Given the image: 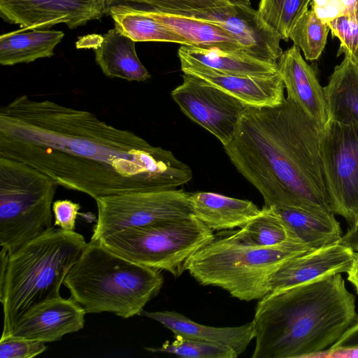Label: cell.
I'll use <instances>...</instances> for the list:
<instances>
[{
	"mask_svg": "<svg viewBox=\"0 0 358 358\" xmlns=\"http://www.w3.org/2000/svg\"><path fill=\"white\" fill-rule=\"evenodd\" d=\"M0 157L27 164L59 186L94 199L176 189L193 177L171 151L133 131L90 111L25 94L0 108Z\"/></svg>",
	"mask_w": 358,
	"mask_h": 358,
	"instance_id": "6da1fadb",
	"label": "cell"
},
{
	"mask_svg": "<svg viewBox=\"0 0 358 358\" xmlns=\"http://www.w3.org/2000/svg\"><path fill=\"white\" fill-rule=\"evenodd\" d=\"M322 131L291 99L273 107L250 106L226 154L262 194L266 206L333 213L320 155Z\"/></svg>",
	"mask_w": 358,
	"mask_h": 358,
	"instance_id": "7a4b0ae2",
	"label": "cell"
},
{
	"mask_svg": "<svg viewBox=\"0 0 358 358\" xmlns=\"http://www.w3.org/2000/svg\"><path fill=\"white\" fill-rule=\"evenodd\" d=\"M258 301L252 358H311L331 348L358 320L355 297L341 273Z\"/></svg>",
	"mask_w": 358,
	"mask_h": 358,
	"instance_id": "3957f363",
	"label": "cell"
},
{
	"mask_svg": "<svg viewBox=\"0 0 358 358\" xmlns=\"http://www.w3.org/2000/svg\"><path fill=\"white\" fill-rule=\"evenodd\" d=\"M63 284L87 313L106 312L127 319L139 315L159 294L164 276L162 270L134 262L90 240Z\"/></svg>",
	"mask_w": 358,
	"mask_h": 358,
	"instance_id": "277c9868",
	"label": "cell"
},
{
	"mask_svg": "<svg viewBox=\"0 0 358 358\" xmlns=\"http://www.w3.org/2000/svg\"><path fill=\"white\" fill-rule=\"evenodd\" d=\"M86 245L80 234L53 227L10 255L0 283L2 335L32 309L61 296L60 287Z\"/></svg>",
	"mask_w": 358,
	"mask_h": 358,
	"instance_id": "5b68a950",
	"label": "cell"
},
{
	"mask_svg": "<svg viewBox=\"0 0 358 358\" xmlns=\"http://www.w3.org/2000/svg\"><path fill=\"white\" fill-rule=\"evenodd\" d=\"M310 250L296 239L270 247L245 245L225 230L192 257L187 271L201 285L241 301L259 300L271 292L273 277L286 261Z\"/></svg>",
	"mask_w": 358,
	"mask_h": 358,
	"instance_id": "8992f818",
	"label": "cell"
},
{
	"mask_svg": "<svg viewBox=\"0 0 358 358\" xmlns=\"http://www.w3.org/2000/svg\"><path fill=\"white\" fill-rule=\"evenodd\" d=\"M58 186L38 169L0 157V246L9 255L54 227Z\"/></svg>",
	"mask_w": 358,
	"mask_h": 358,
	"instance_id": "52a82bcc",
	"label": "cell"
},
{
	"mask_svg": "<svg viewBox=\"0 0 358 358\" xmlns=\"http://www.w3.org/2000/svg\"><path fill=\"white\" fill-rule=\"evenodd\" d=\"M215 238L213 231L196 217L128 228L100 238L110 251L134 262L166 271L175 278L192 257Z\"/></svg>",
	"mask_w": 358,
	"mask_h": 358,
	"instance_id": "ba28073f",
	"label": "cell"
},
{
	"mask_svg": "<svg viewBox=\"0 0 358 358\" xmlns=\"http://www.w3.org/2000/svg\"><path fill=\"white\" fill-rule=\"evenodd\" d=\"M320 155L329 208L354 227L358 222V122L329 120Z\"/></svg>",
	"mask_w": 358,
	"mask_h": 358,
	"instance_id": "9c48e42d",
	"label": "cell"
},
{
	"mask_svg": "<svg viewBox=\"0 0 358 358\" xmlns=\"http://www.w3.org/2000/svg\"><path fill=\"white\" fill-rule=\"evenodd\" d=\"M190 193L182 189L138 192L95 199L97 221L90 240L117 231L172 221L192 215Z\"/></svg>",
	"mask_w": 358,
	"mask_h": 358,
	"instance_id": "30bf717a",
	"label": "cell"
},
{
	"mask_svg": "<svg viewBox=\"0 0 358 358\" xmlns=\"http://www.w3.org/2000/svg\"><path fill=\"white\" fill-rule=\"evenodd\" d=\"M171 96L186 116L215 136L223 146L232 140L241 117L250 107L213 85L186 73Z\"/></svg>",
	"mask_w": 358,
	"mask_h": 358,
	"instance_id": "8fae6325",
	"label": "cell"
},
{
	"mask_svg": "<svg viewBox=\"0 0 358 358\" xmlns=\"http://www.w3.org/2000/svg\"><path fill=\"white\" fill-rule=\"evenodd\" d=\"M185 16L222 27L236 38L248 55L257 59L278 64L283 52L280 36L250 5L231 3Z\"/></svg>",
	"mask_w": 358,
	"mask_h": 358,
	"instance_id": "7c38bea8",
	"label": "cell"
},
{
	"mask_svg": "<svg viewBox=\"0 0 358 358\" xmlns=\"http://www.w3.org/2000/svg\"><path fill=\"white\" fill-rule=\"evenodd\" d=\"M108 0H0L5 21L24 29L65 24L70 29L102 17Z\"/></svg>",
	"mask_w": 358,
	"mask_h": 358,
	"instance_id": "4fadbf2b",
	"label": "cell"
},
{
	"mask_svg": "<svg viewBox=\"0 0 358 358\" xmlns=\"http://www.w3.org/2000/svg\"><path fill=\"white\" fill-rule=\"evenodd\" d=\"M355 253L341 240L295 256L277 270L272 279L271 292L335 273H348L353 265Z\"/></svg>",
	"mask_w": 358,
	"mask_h": 358,
	"instance_id": "5bb4252c",
	"label": "cell"
},
{
	"mask_svg": "<svg viewBox=\"0 0 358 358\" xmlns=\"http://www.w3.org/2000/svg\"><path fill=\"white\" fill-rule=\"evenodd\" d=\"M87 313L71 296L43 303L24 315L6 335L43 343L61 340L85 325Z\"/></svg>",
	"mask_w": 358,
	"mask_h": 358,
	"instance_id": "9a60e30c",
	"label": "cell"
},
{
	"mask_svg": "<svg viewBox=\"0 0 358 358\" xmlns=\"http://www.w3.org/2000/svg\"><path fill=\"white\" fill-rule=\"evenodd\" d=\"M278 69L287 90V97L319 127L321 131L329 121L324 87H322L313 66L303 58L296 45L282 52Z\"/></svg>",
	"mask_w": 358,
	"mask_h": 358,
	"instance_id": "2e32d148",
	"label": "cell"
},
{
	"mask_svg": "<svg viewBox=\"0 0 358 358\" xmlns=\"http://www.w3.org/2000/svg\"><path fill=\"white\" fill-rule=\"evenodd\" d=\"M183 73L198 77L224 90L246 105L273 107L285 99V85L278 73L267 76L224 73L192 63L180 62Z\"/></svg>",
	"mask_w": 358,
	"mask_h": 358,
	"instance_id": "e0dca14e",
	"label": "cell"
},
{
	"mask_svg": "<svg viewBox=\"0 0 358 358\" xmlns=\"http://www.w3.org/2000/svg\"><path fill=\"white\" fill-rule=\"evenodd\" d=\"M139 315L159 322L174 335L229 345L238 356L255 338L253 321L236 327H212L197 323L176 311L143 310Z\"/></svg>",
	"mask_w": 358,
	"mask_h": 358,
	"instance_id": "ac0fdd59",
	"label": "cell"
},
{
	"mask_svg": "<svg viewBox=\"0 0 358 358\" xmlns=\"http://www.w3.org/2000/svg\"><path fill=\"white\" fill-rule=\"evenodd\" d=\"M190 203L192 214L213 231L241 228L261 211L251 201L210 192L190 193Z\"/></svg>",
	"mask_w": 358,
	"mask_h": 358,
	"instance_id": "d6986e66",
	"label": "cell"
},
{
	"mask_svg": "<svg viewBox=\"0 0 358 358\" xmlns=\"http://www.w3.org/2000/svg\"><path fill=\"white\" fill-rule=\"evenodd\" d=\"M135 43L115 27L103 36L95 60L105 76L138 82L151 77L138 57Z\"/></svg>",
	"mask_w": 358,
	"mask_h": 358,
	"instance_id": "ffe728a7",
	"label": "cell"
},
{
	"mask_svg": "<svg viewBox=\"0 0 358 358\" xmlns=\"http://www.w3.org/2000/svg\"><path fill=\"white\" fill-rule=\"evenodd\" d=\"M138 10L178 34L192 46L218 48L225 51L245 52L234 36L214 23L152 9Z\"/></svg>",
	"mask_w": 358,
	"mask_h": 358,
	"instance_id": "44dd1931",
	"label": "cell"
},
{
	"mask_svg": "<svg viewBox=\"0 0 358 358\" xmlns=\"http://www.w3.org/2000/svg\"><path fill=\"white\" fill-rule=\"evenodd\" d=\"M178 55L180 62L200 64L224 73L267 76L278 73V64L257 59L245 52L225 51L218 48L181 45Z\"/></svg>",
	"mask_w": 358,
	"mask_h": 358,
	"instance_id": "7402d4cb",
	"label": "cell"
},
{
	"mask_svg": "<svg viewBox=\"0 0 358 358\" xmlns=\"http://www.w3.org/2000/svg\"><path fill=\"white\" fill-rule=\"evenodd\" d=\"M292 235L311 249L342 240V231L334 213L310 211L287 206H271Z\"/></svg>",
	"mask_w": 358,
	"mask_h": 358,
	"instance_id": "603a6c76",
	"label": "cell"
},
{
	"mask_svg": "<svg viewBox=\"0 0 358 358\" xmlns=\"http://www.w3.org/2000/svg\"><path fill=\"white\" fill-rule=\"evenodd\" d=\"M64 34L62 31L22 29L0 36V64L13 66L51 57Z\"/></svg>",
	"mask_w": 358,
	"mask_h": 358,
	"instance_id": "cb8c5ba5",
	"label": "cell"
},
{
	"mask_svg": "<svg viewBox=\"0 0 358 358\" xmlns=\"http://www.w3.org/2000/svg\"><path fill=\"white\" fill-rule=\"evenodd\" d=\"M324 91L329 120L358 122V66L348 57L335 66Z\"/></svg>",
	"mask_w": 358,
	"mask_h": 358,
	"instance_id": "d4e9b609",
	"label": "cell"
},
{
	"mask_svg": "<svg viewBox=\"0 0 358 358\" xmlns=\"http://www.w3.org/2000/svg\"><path fill=\"white\" fill-rule=\"evenodd\" d=\"M108 13L114 21L115 27L135 42H169L190 45L178 34L141 13L137 8L126 5H115L109 8Z\"/></svg>",
	"mask_w": 358,
	"mask_h": 358,
	"instance_id": "484cf974",
	"label": "cell"
},
{
	"mask_svg": "<svg viewBox=\"0 0 358 358\" xmlns=\"http://www.w3.org/2000/svg\"><path fill=\"white\" fill-rule=\"evenodd\" d=\"M227 231L236 241L257 247L274 246L296 239L273 207L266 206L240 229Z\"/></svg>",
	"mask_w": 358,
	"mask_h": 358,
	"instance_id": "4316f807",
	"label": "cell"
},
{
	"mask_svg": "<svg viewBox=\"0 0 358 358\" xmlns=\"http://www.w3.org/2000/svg\"><path fill=\"white\" fill-rule=\"evenodd\" d=\"M310 3V0H260L257 13L281 39L288 41L292 29Z\"/></svg>",
	"mask_w": 358,
	"mask_h": 358,
	"instance_id": "83f0119b",
	"label": "cell"
},
{
	"mask_svg": "<svg viewBox=\"0 0 358 358\" xmlns=\"http://www.w3.org/2000/svg\"><path fill=\"white\" fill-rule=\"evenodd\" d=\"M329 31L327 24L310 8L297 21L290 32L289 39L302 50L307 60L313 61L323 52Z\"/></svg>",
	"mask_w": 358,
	"mask_h": 358,
	"instance_id": "f1b7e54d",
	"label": "cell"
},
{
	"mask_svg": "<svg viewBox=\"0 0 358 358\" xmlns=\"http://www.w3.org/2000/svg\"><path fill=\"white\" fill-rule=\"evenodd\" d=\"M150 352H164L184 358H236L238 355L229 345L174 335L172 342L161 347H146Z\"/></svg>",
	"mask_w": 358,
	"mask_h": 358,
	"instance_id": "f546056e",
	"label": "cell"
},
{
	"mask_svg": "<svg viewBox=\"0 0 358 358\" xmlns=\"http://www.w3.org/2000/svg\"><path fill=\"white\" fill-rule=\"evenodd\" d=\"M327 25L331 34L340 41L337 55L344 54L358 66V10L337 17Z\"/></svg>",
	"mask_w": 358,
	"mask_h": 358,
	"instance_id": "4dcf8cb0",
	"label": "cell"
},
{
	"mask_svg": "<svg viewBox=\"0 0 358 358\" xmlns=\"http://www.w3.org/2000/svg\"><path fill=\"white\" fill-rule=\"evenodd\" d=\"M141 3L149 9L178 15H187L231 4L229 0H124ZM234 4V3H233Z\"/></svg>",
	"mask_w": 358,
	"mask_h": 358,
	"instance_id": "1f68e13d",
	"label": "cell"
},
{
	"mask_svg": "<svg viewBox=\"0 0 358 358\" xmlns=\"http://www.w3.org/2000/svg\"><path fill=\"white\" fill-rule=\"evenodd\" d=\"M47 350L45 343L20 337L1 336L0 358H32Z\"/></svg>",
	"mask_w": 358,
	"mask_h": 358,
	"instance_id": "d6a6232c",
	"label": "cell"
},
{
	"mask_svg": "<svg viewBox=\"0 0 358 358\" xmlns=\"http://www.w3.org/2000/svg\"><path fill=\"white\" fill-rule=\"evenodd\" d=\"M310 4L319 18L326 24L357 9L356 0H310Z\"/></svg>",
	"mask_w": 358,
	"mask_h": 358,
	"instance_id": "836d02e7",
	"label": "cell"
},
{
	"mask_svg": "<svg viewBox=\"0 0 358 358\" xmlns=\"http://www.w3.org/2000/svg\"><path fill=\"white\" fill-rule=\"evenodd\" d=\"M80 206L69 199L57 200L52 203L54 225L66 231H74Z\"/></svg>",
	"mask_w": 358,
	"mask_h": 358,
	"instance_id": "e575fe53",
	"label": "cell"
},
{
	"mask_svg": "<svg viewBox=\"0 0 358 358\" xmlns=\"http://www.w3.org/2000/svg\"><path fill=\"white\" fill-rule=\"evenodd\" d=\"M311 358H358V348H329L313 355Z\"/></svg>",
	"mask_w": 358,
	"mask_h": 358,
	"instance_id": "d590c367",
	"label": "cell"
},
{
	"mask_svg": "<svg viewBox=\"0 0 358 358\" xmlns=\"http://www.w3.org/2000/svg\"><path fill=\"white\" fill-rule=\"evenodd\" d=\"M337 348H358V320L331 347Z\"/></svg>",
	"mask_w": 358,
	"mask_h": 358,
	"instance_id": "8d00e7d4",
	"label": "cell"
},
{
	"mask_svg": "<svg viewBox=\"0 0 358 358\" xmlns=\"http://www.w3.org/2000/svg\"><path fill=\"white\" fill-rule=\"evenodd\" d=\"M342 241L355 252L358 251V225L349 227L347 232L342 236Z\"/></svg>",
	"mask_w": 358,
	"mask_h": 358,
	"instance_id": "74e56055",
	"label": "cell"
},
{
	"mask_svg": "<svg viewBox=\"0 0 358 358\" xmlns=\"http://www.w3.org/2000/svg\"><path fill=\"white\" fill-rule=\"evenodd\" d=\"M103 36L100 35H89L78 41L76 47L78 48H87L96 49L101 43Z\"/></svg>",
	"mask_w": 358,
	"mask_h": 358,
	"instance_id": "f35d334b",
	"label": "cell"
},
{
	"mask_svg": "<svg viewBox=\"0 0 358 358\" xmlns=\"http://www.w3.org/2000/svg\"><path fill=\"white\" fill-rule=\"evenodd\" d=\"M348 280L353 285L358 294V251L355 253L353 265L348 272Z\"/></svg>",
	"mask_w": 358,
	"mask_h": 358,
	"instance_id": "ab89813d",
	"label": "cell"
},
{
	"mask_svg": "<svg viewBox=\"0 0 358 358\" xmlns=\"http://www.w3.org/2000/svg\"><path fill=\"white\" fill-rule=\"evenodd\" d=\"M234 4L250 5V0H229Z\"/></svg>",
	"mask_w": 358,
	"mask_h": 358,
	"instance_id": "60d3db41",
	"label": "cell"
},
{
	"mask_svg": "<svg viewBox=\"0 0 358 358\" xmlns=\"http://www.w3.org/2000/svg\"><path fill=\"white\" fill-rule=\"evenodd\" d=\"M356 6H357V9L358 10V0H356Z\"/></svg>",
	"mask_w": 358,
	"mask_h": 358,
	"instance_id": "b9f144b4",
	"label": "cell"
},
{
	"mask_svg": "<svg viewBox=\"0 0 358 358\" xmlns=\"http://www.w3.org/2000/svg\"><path fill=\"white\" fill-rule=\"evenodd\" d=\"M356 225H358V222H357V224H356ZM356 225H355V226H356ZM354 227H355V226H354Z\"/></svg>",
	"mask_w": 358,
	"mask_h": 358,
	"instance_id": "7bdbcfd3",
	"label": "cell"
}]
</instances>
